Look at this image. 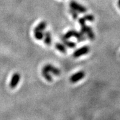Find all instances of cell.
I'll return each instance as SVG.
<instances>
[{
    "label": "cell",
    "instance_id": "1",
    "mask_svg": "<svg viewBox=\"0 0 120 120\" xmlns=\"http://www.w3.org/2000/svg\"><path fill=\"white\" fill-rule=\"evenodd\" d=\"M81 28V31L84 33V34H87V36L90 40H94L95 38V36H94V34L93 31V29L90 26H87L86 25V24L83 25H82Z\"/></svg>",
    "mask_w": 120,
    "mask_h": 120
},
{
    "label": "cell",
    "instance_id": "2",
    "mask_svg": "<svg viewBox=\"0 0 120 120\" xmlns=\"http://www.w3.org/2000/svg\"><path fill=\"white\" fill-rule=\"evenodd\" d=\"M70 6L71 8L75 9V11L81 14H84L87 11V9L85 7L74 1H71V3H70Z\"/></svg>",
    "mask_w": 120,
    "mask_h": 120
},
{
    "label": "cell",
    "instance_id": "3",
    "mask_svg": "<svg viewBox=\"0 0 120 120\" xmlns=\"http://www.w3.org/2000/svg\"><path fill=\"white\" fill-rule=\"evenodd\" d=\"M90 50V47L88 46H84V47H81L80 49L76 50L75 52H74L73 55L75 58H79L82 55H84L89 53Z\"/></svg>",
    "mask_w": 120,
    "mask_h": 120
},
{
    "label": "cell",
    "instance_id": "4",
    "mask_svg": "<svg viewBox=\"0 0 120 120\" xmlns=\"http://www.w3.org/2000/svg\"><path fill=\"white\" fill-rule=\"evenodd\" d=\"M85 72L84 71H79L77 73L73 74L72 76H71L70 79V81L71 83H76L78 82V81H79L80 80L84 79V77H85Z\"/></svg>",
    "mask_w": 120,
    "mask_h": 120
},
{
    "label": "cell",
    "instance_id": "5",
    "mask_svg": "<svg viewBox=\"0 0 120 120\" xmlns=\"http://www.w3.org/2000/svg\"><path fill=\"white\" fill-rule=\"evenodd\" d=\"M20 80V75L18 73H15L13 74L10 82V87L11 88H15L17 87Z\"/></svg>",
    "mask_w": 120,
    "mask_h": 120
},
{
    "label": "cell",
    "instance_id": "6",
    "mask_svg": "<svg viewBox=\"0 0 120 120\" xmlns=\"http://www.w3.org/2000/svg\"><path fill=\"white\" fill-rule=\"evenodd\" d=\"M44 69L46 70L47 71H48L49 72H51L53 74H54L55 75H59L60 74V70L58 68H56V67H55L54 66H53L51 64H46L45 66L43 68Z\"/></svg>",
    "mask_w": 120,
    "mask_h": 120
},
{
    "label": "cell",
    "instance_id": "7",
    "mask_svg": "<svg viewBox=\"0 0 120 120\" xmlns=\"http://www.w3.org/2000/svg\"><path fill=\"white\" fill-rule=\"evenodd\" d=\"M46 22L45 21H41L34 29V31H43L46 27Z\"/></svg>",
    "mask_w": 120,
    "mask_h": 120
},
{
    "label": "cell",
    "instance_id": "8",
    "mask_svg": "<svg viewBox=\"0 0 120 120\" xmlns=\"http://www.w3.org/2000/svg\"><path fill=\"white\" fill-rule=\"evenodd\" d=\"M62 40L63 41V43L64 44V45L65 46H67V47H68V48H70V49H74L76 47V44L75 42H71V41H68L67 39L64 38H62Z\"/></svg>",
    "mask_w": 120,
    "mask_h": 120
},
{
    "label": "cell",
    "instance_id": "9",
    "mask_svg": "<svg viewBox=\"0 0 120 120\" xmlns=\"http://www.w3.org/2000/svg\"><path fill=\"white\" fill-rule=\"evenodd\" d=\"M45 43L47 46H50L51 44V35L49 31H46L44 33Z\"/></svg>",
    "mask_w": 120,
    "mask_h": 120
},
{
    "label": "cell",
    "instance_id": "10",
    "mask_svg": "<svg viewBox=\"0 0 120 120\" xmlns=\"http://www.w3.org/2000/svg\"><path fill=\"white\" fill-rule=\"evenodd\" d=\"M41 74H42L43 77L46 80L48 81V82H51L52 81V80H53L52 77L51 76V75L49 73V72L47 71L46 70H45V69H42V70H41Z\"/></svg>",
    "mask_w": 120,
    "mask_h": 120
},
{
    "label": "cell",
    "instance_id": "11",
    "mask_svg": "<svg viewBox=\"0 0 120 120\" xmlns=\"http://www.w3.org/2000/svg\"><path fill=\"white\" fill-rule=\"evenodd\" d=\"M55 47H56V49L59 50V52H60L61 53H67V49H66L65 45H63L62 44H60V43H56Z\"/></svg>",
    "mask_w": 120,
    "mask_h": 120
},
{
    "label": "cell",
    "instance_id": "12",
    "mask_svg": "<svg viewBox=\"0 0 120 120\" xmlns=\"http://www.w3.org/2000/svg\"><path fill=\"white\" fill-rule=\"evenodd\" d=\"M34 36L37 40H41L44 37V33L43 31H34Z\"/></svg>",
    "mask_w": 120,
    "mask_h": 120
},
{
    "label": "cell",
    "instance_id": "13",
    "mask_svg": "<svg viewBox=\"0 0 120 120\" xmlns=\"http://www.w3.org/2000/svg\"><path fill=\"white\" fill-rule=\"evenodd\" d=\"M75 30L68 31L67 32V33L64 35V38L67 39H68L71 38L72 37H74V35H75Z\"/></svg>",
    "mask_w": 120,
    "mask_h": 120
},
{
    "label": "cell",
    "instance_id": "14",
    "mask_svg": "<svg viewBox=\"0 0 120 120\" xmlns=\"http://www.w3.org/2000/svg\"><path fill=\"white\" fill-rule=\"evenodd\" d=\"M70 14H71L72 17H73L74 20H77V19H78V12H77V11H75V9H72V8H71V9H70Z\"/></svg>",
    "mask_w": 120,
    "mask_h": 120
},
{
    "label": "cell",
    "instance_id": "15",
    "mask_svg": "<svg viewBox=\"0 0 120 120\" xmlns=\"http://www.w3.org/2000/svg\"><path fill=\"white\" fill-rule=\"evenodd\" d=\"M86 21H93L94 20V17L93 15L91 14H88V15H85L84 17H83Z\"/></svg>",
    "mask_w": 120,
    "mask_h": 120
},
{
    "label": "cell",
    "instance_id": "16",
    "mask_svg": "<svg viewBox=\"0 0 120 120\" xmlns=\"http://www.w3.org/2000/svg\"><path fill=\"white\" fill-rule=\"evenodd\" d=\"M118 6H120V0H118Z\"/></svg>",
    "mask_w": 120,
    "mask_h": 120
},
{
    "label": "cell",
    "instance_id": "17",
    "mask_svg": "<svg viewBox=\"0 0 120 120\" xmlns=\"http://www.w3.org/2000/svg\"><path fill=\"white\" fill-rule=\"evenodd\" d=\"M118 7H119V8H120V6H118Z\"/></svg>",
    "mask_w": 120,
    "mask_h": 120
}]
</instances>
